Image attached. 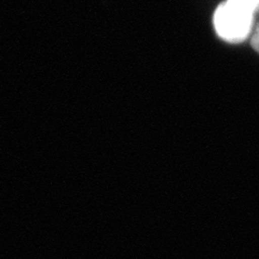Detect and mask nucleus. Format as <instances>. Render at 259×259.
Masks as SVG:
<instances>
[{
	"mask_svg": "<svg viewBox=\"0 0 259 259\" xmlns=\"http://www.w3.org/2000/svg\"><path fill=\"white\" fill-rule=\"evenodd\" d=\"M254 10L233 0H227L217 7L214 14V27L223 40L240 44L253 31Z\"/></svg>",
	"mask_w": 259,
	"mask_h": 259,
	"instance_id": "nucleus-1",
	"label": "nucleus"
},
{
	"mask_svg": "<svg viewBox=\"0 0 259 259\" xmlns=\"http://www.w3.org/2000/svg\"><path fill=\"white\" fill-rule=\"evenodd\" d=\"M250 44L254 50L259 53V23L256 25L255 29L252 31V38H250Z\"/></svg>",
	"mask_w": 259,
	"mask_h": 259,
	"instance_id": "nucleus-2",
	"label": "nucleus"
},
{
	"mask_svg": "<svg viewBox=\"0 0 259 259\" xmlns=\"http://www.w3.org/2000/svg\"><path fill=\"white\" fill-rule=\"evenodd\" d=\"M257 4H258V7H259V0H257Z\"/></svg>",
	"mask_w": 259,
	"mask_h": 259,
	"instance_id": "nucleus-3",
	"label": "nucleus"
}]
</instances>
